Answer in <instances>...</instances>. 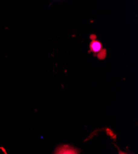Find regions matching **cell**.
I'll use <instances>...</instances> for the list:
<instances>
[{"label": "cell", "instance_id": "cell-1", "mask_svg": "<svg viewBox=\"0 0 138 154\" xmlns=\"http://www.w3.org/2000/svg\"><path fill=\"white\" fill-rule=\"evenodd\" d=\"M79 152L77 149L69 145H63L59 146L55 154H78Z\"/></svg>", "mask_w": 138, "mask_h": 154}, {"label": "cell", "instance_id": "cell-2", "mask_svg": "<svg viewBox=\"0 0 138 154\" xmlns=\"http://www.w3.org/2000/svg\"><path fill=\"white\" fill-rule=\"evenodd\" d=\"M89 48L91 52L94 53H98L102 49V44L98 40H94L90 43Z\"/></svg>", "mask_w": 138, "mask_h": 154}, {"label": "cell", "instance_id": "cell-3", "mask_svg": "<svg viewBox=\"0 0 138 154\" xmlns=\"http://www.w3.org/2000/svg\"><path fill=\"white\" fill-rule=\"evenodd\" d=\"M107 56V50L105 49H102L97 54V57L100 60H104Z\"/></svg>", "mask_w": 138, "mask_h": 154}, {"label": "cell", "instance_id": "cell-4", "mask_svg": "<svg viewBox=\"0 0 138 154\" xmlns=\"http://www.w3.org/2000/svg\"><path fill=\"white\" fill-rule=\"evenodd\" d=\"M89 38H90V39H91L92 41H94V40H96L97 36H96L95 35L92 34V35H90V37H89Z\"/></svg>", "mask_w": 138, "mask_h": 154}, {"label": "cell", "instance_id": "cell-5", "mask_svg": "<svg viewBox=\"0 0 138 154\" xmlns=\"http://www.w3.org/2000/svg\"><path fill=\"white\" fill-rule=\"evenodd\" d=\"M119 154H126V153H123V152H120Z\"/></svg>", "mask_w": 138, "mask_h": 154}]
</instances>
